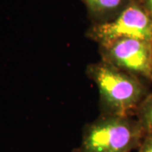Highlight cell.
<instances>
[{
    "mask_svg": "<svg viewBox=\"0 0 152 152\" xmlns=\"http://www.w3.org/2000/svg\"><path fill=\"white\" fill-rule=\"evenodd\" d=\"M145 134L140 121L130 116L104 113L84 127L80 144L73 152H132Z\"/></svg>",
    "mask_w": 152,
    "mask_h": 152,
    "instance_id": "1",
    "label": "cell"
},
{
    "mask_svg": "<svg viewBox=\"0 0 152 152\" xmlns=\"http://www.w3.org/2000/svg\"><path fill=\"white\" fill-rule=\"evenodd\" d=\"M86 74L97 87L105 113L130 116L140 105L145 89L136 75L102 60L87 66Z\"/></svg>",
    "mask_w": 152,
    "mask_h": 152,
    "instance_id": "2",
    "label": "cell"
},
{
    "mask_svg": "<svg viewBox=\"0 0 152 152\" xmlns=\"http://www.w3.org/2000/svg\"><path fill=\"white\" fill-rule=\"evenodd\" d=\"M86 37L98 45L120 38H136L152 42V18L140 0H130L113 20L92 24Z\"/></svg>",
    "mask_w": 152,
    "mask_h": 152,
    "instance_id": "3",
    "label": "cell"
},
{
    "mask_svg": "<svg viewBox=\"0 0 152 152\" xmlns=\"http://www.w3.org/2000/svg\"><path fill=\"white\" fill-rule=\"evenodd\" d=\"M102 61L134 75L151 76L152 42L136 38H120L99 45Z\"/></svg>",
    "mask_w": 152,
    "mask_h": 152,
    "instance_id": "4",
    "label": "cell"
},
{
    "mask_svg": "<svg viewBox=\"0 0 152 152\" xmlns=\"http://www.w3.org/2000/svg\"><path fill=\"white\" fill-rule=\"evenodd\" d=\"M93 24L103 23L116 17L130 0H81Z\"/></svg>",
    "mask_w": 152,
    "mask_h": 152,
    "instance_id": "5",
    "label": "cell"
},
{
    "mask_svg": "<svg viewBox=\"0 0 152 152\" xmlns=\"http://www.w3.org/2000/svg\"><path fill=\"white\" fill-rule=\"evenodd\" d=\"M140 107V123L145 133H152V97L147 100Z\"/></svg>",
    "mask_w": 152,
    "mask_h": 152,
    "instance_id": "6",
    "label": "cell"
},
{
    "mask_svg": "<svg viewBox=\"0 0 152 152\" xmlns=\"http://www.w3.org/2000/svg\"><path fill=\"white\" fill-rule=\"evenodd\" d=\"M138 152H152V133H146L138 148Z\"/></svg>",
    "mask_w": 152,
    "mask_h": 152,
    "instance_id": "7",
    "label": "cell"
},
{
    "mask_svg": "<svg viewBox=\"0 0 152 152\" xmlns=\"http://www.w3.org/2000/svg\"><path fill=\"white\" fill-rule=\"evenodd\" d=\"M140 2L152 18V0H140Z\"/></svg>",
    "mask_w": 152,
    "mask_h": 152,
    "instance_id": "8",
    "label": "cell"
},
{
    "mask_svg": "<svg viewBox=\"0 0 152 152\" xmlns=\"http://www.w3.org/2000/svg\"><path fill=\"white\" fill-rule=\"evenodd\" d=\"M152 75V67H151V76Z\"/></svg>",
    "mask_w": 152,
    "mask_h": 152,
    "instance_id": "9",
    "label": "cell"
}]
</instances>
